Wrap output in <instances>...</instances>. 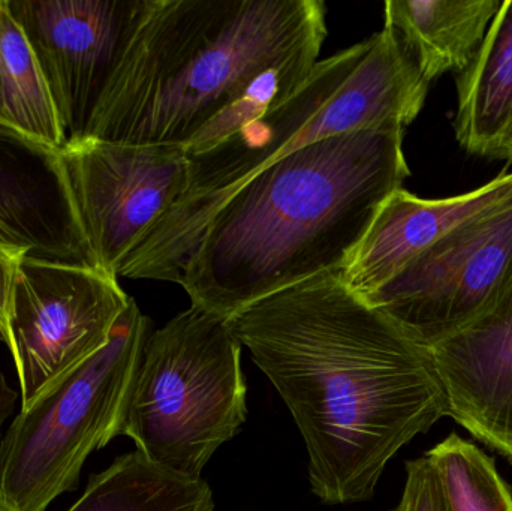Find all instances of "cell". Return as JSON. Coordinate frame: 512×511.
Listing matches in <instances>:
<instances>
[{
  "instance_id": "1",
  "label": "cell",
  "mask_w": 512,
  "mask_h": 511,
  "mask_svg": "<svg viewBox=\"0 0 512 511\" xmlns=\"http://www.w3.org/2000/svg\"><path fill=\"white\" fill-rule=\"evenodd\" d=\"M292 414L325 504L370 500L388 462L448 416L429 348L322 273L227 318Z\"/></svg>"
},
{
  "instance_id": "2",
  "label": "cell",
  "mask_w": 512,
  "mask_h": 511,
  "mask_svg": "<svg viewBox=\"0 0 512 511\" xmlns=\"http://www.w3.org/2000/svg\"><path fill=\"white\" fill-rule=\"evenodd\" d=\"M405 131L313 141L246 180L213 213L183 273L191 306L230 318L313 276L342 272L382 201L411 176Z\"/></svg>"
},
{
  "instance_id": "3",
  "label": "cell",
  "mask_w": 512,
  "mask_h": 511,
  "mask_svg": "<svg viewBox=\"0 0 512 511\" xmlns=\"http://www.w3.org/2000/svg\"><path fill=\"white\" fill-rule=\"evenodd\" d=\"M327 35L321 0H149L83 137L186 146L262 69Z\"/></svg>"
},
{
  "instance_id": "4",
  "label": "cell",
  "mask_w": 512,
  "mask_h": 511,
  "mask_svg": "<svg viewBox=\"0 0 512 511\" xmlns=\"http://www.w3.org/2000/svg\"><path fill=\"white\" fill-rule=\"evenodd\" d=\"M242 344L227 320L191 306L150 333L126 396L119 437L180 476L201 479L246 422Z\"/></svg>"
},
{
  "instance_id": "5",
  "label": "cell",
  "mask_w": 512,
  "mask_h": 511,
  "mask_svg": "<svg viewBox=\"0 0 512 511\" xmlns=\"http://www.w3.org/2000/svg\"><path fill=\"white\" fill-rule=\"evenodd\" d=\"M149 327L131 297L108 344L14 417L0 440V511H47L77 489L87 458L119 437Z\"/></svg>"
},
{
  "instance_id": "6",
  "label": "cell",
  "mask_w": 512,
  "mask_h": 511,
  "mask_svg": "<svg viewBox=\"0 0 512 511\" xmlns=\"http://www.w3.org/2000/svg\"><path fill=\"white\" fill-rule=\"evenodd\" d=\"M54 165L87 264L117 278L182 195L188 153L83 137L54 153Z\"/></svg>"
},
{
  "instance_id": "7",
  "label": "cell",
  "mask_w": 512,
  "mask_h": 511,
  "mask_svg": "<svg viewBox=\"0 0 512 511\" xmlns=\"http://www.w3.org/2000/svg\"><path fill=\"white\" fill-rule=\"evenodd\" d=\"M131 297L89 264L27 255L15 287L11 347L21 408L50 392L110 341Z\"/></svg>"
},
{
  "instance_id": "8",
  "label": "cell",
  "mask_w": 512,
  "mask_h": 511,
  "mask_svg": "<svg viewBox=\"0 0 512 511\" xmlns=\"http://www.w3.org/2000/svg\"><path fill=\"white\" fill-rule=\"evenodd\" d=\"M511 293L512 200L445 237L363 300L432 348Z\"/></svg>"
},
{
  "instance_id": "9",
  "label": "cell",
  "mask_w": 512,
  "mask_h": 511,
  "mask_svg": "<svg viewBox=\"0 0 512 511\" xmlns=\"http://www.w3.org/2000/svg\"><path fill=\"white\" fill-rule=\"evenodd\" d=\"M149 0H8L47 80L66 143L90 116Z\"/></svg>"
},
{
  "instance_id": "10",
  "label": "cell",
  "mask_w": 512,
  "mask_h": 511,
  "mask_svg": "<svg viewBox=\"0 0 512 511\" xmlns=\"http://www.w3.org/2000/svg\"><path fill=\"white\" fill-rule=\"evenodd\" d=\"M511 200L512 171L474 191L439 200L397 189L382 201L340 272L343 282L366 299L445 237Z\"/></svg>"
},
{
  "instance_id": "11",
  "label": "cell",
  "mask_w": 512,
  "mask_h": 511,
  "mask_svg": "<svg viewBox=\"0 0 512 511\" xmlns=\"http://www.w3.org/2000/svg\"><path fill=\"white\" fill-rule=\"evenodd\" d=\"M429 350L448 416L512 464V293L489 315Z\"/></svg>"
},
{
  "instance_id": "12",
  "label": "cell",
  "mask_w": 512,
  "mask_h": 511,
  "mask_svg": "<svg viewBox=\"0 0 512 511\" xmlns=\"http://www.w3.org/2000/svg\"><path fill=\"white\" fill-rule=\"evenodd\" d=\"M0 242L33 257L87 264L54 165L45 152L0 128Z\"/></svg>"
},
{
  "instance_id": "13",
  "label": "cell",
  "mask_w": 512,
  "mask_h": 511,
  "mask_svg": "<svg viewBox=\"0 0 512 511\" xmlns=\"http://www.w3.org/2000/svg\"><path fill=\"white\" fill-rule=\"evenodd\" d=\"M457 143L512 164V0H504L471 65L457 75Z\"/></svg>"
},
{
  "instance_id": "14",
  "label": "cell",
  "mask_w": 512,
  "mask_h": 511,
  "mask_svg": "<svg viewBox=\"0 0 512 511\" xmlns=\"http://www.w3.org/2000/svg\"><path fill=\"white\" fill-rule=\"evenodd\" d=\"M504 0H388L385 26L427 83L462 74L477 56Z\"/></svg>"
},
{
  "instance_id": "15",
  "label": "cell",
  "mask_w": 512,
  "mask_h": 511,
  "mask_svg": "<svg viewBox=\"0 0 512 511\" xmlns=\"http://www.w3.org/2000/svg\"><path fill=\"white\" fill-rule=\"evenodd\" d=\"M0 128L48 153L66 144L47 80L8 0H0Z\"/></svg>"
},
{
  "instance_id": "16",
  "label": "cell",
  "mask_w": 512,
  "mask_h": 511,
  "mask_svg": "<svg viewBox=\"0 0 512 511\" xmlns=\"http://www.w3.org/2000/svg\"><path fill=\"white\" fill-rule=\"evenodd\" d=\"M68 511H215V501L203 479L171 473L135 450L93 476Z\"/></svg>"
},
{
  "instance_id": "17",
  "label": "cell",
  "mask_w": 512,
  "mask_h": 511,
  "mask_svg": "<svg viewBox=\"0 0 512 511\" xmlns=\"http://www.w3.org/2000/svg\"><path fill=\"white\" fill-rule=\"evenodd\" d=\"M322 44L324 42L304 45L285 59L262 69L183 146L186 153L195 155L212 149L291 98L312 74Z\"/></svg>"
},
{
  "instance_id": "18",
  "label": "cell",
  "mask_w": 512,
  "mask_h": 511,
  "mask_svg": "<svg viewBox=\"0 0 512 511\" xmlns=\"http://www.w3.org/2000/svg\"><path fill=\"white\" fill-rule=\"evenodd\" d=\"M450 511H512V492L495 461L472 441L451 434L427 452Z\"/></svg>"
},
{
  "instance_id": "19",
  "label": "cell",
  "mask_w": 512,
  "mask_h": 511,
  "mask_svg": "<svg viewBox=\"0 0 512 511\" xmlns=\"http://www.w3.org/2000/svg\"><path fill=\"white\" fill-rule=\"evenodd\" d=\"M393 511H450L441 480L426 456L406 464V482Z\"/></svg>"
},
{
  "instance_id": "20",
  "label": "cell",
  "mask_w": 512,
  "mask_h": 511,
  "mask_svg": "<svg viewBox=\"0 0 512 511\" xmlns=\"http://www.w3.org/2000/svg\"><path fill=\"white\" fill-rule=\"evenodd\" d=\"M27 255H32V252L23 246L0 242V335L8 348L11 347L15 287L21 264Z\"/></svg>"
},
{
  "instance_id": "21",
  "label": "cell",
  "mask_w": 512,
  "mask_h": 511,
  "mask_svg": "<svg viewBox=\"0 0 512 511\" xmlns=\"http://www.w3.org/2000/svg\"><path fill=\"white\" fill-rule=\"evenodd\" d=\"M17 398V392L11 389L5 375H3V372H0V437H2L3 426L6 425L9 417L14 413Z\"/></svg>"
},
{
  "instance_id": "22",
  "label": "cell",
  "mask_w": 512,
  "mask_h": 511,
  "mask_svg": "<svg viewBox=\"0 0 512 511\" xmlns=\"http://www.w3.org/2000/svg\"><path fill=\"white\" fill-rule=\"evenodd\" d=\"M0 341H2V342H3V338H2V335H0Z\"/></svg>"
}]
</instances>
